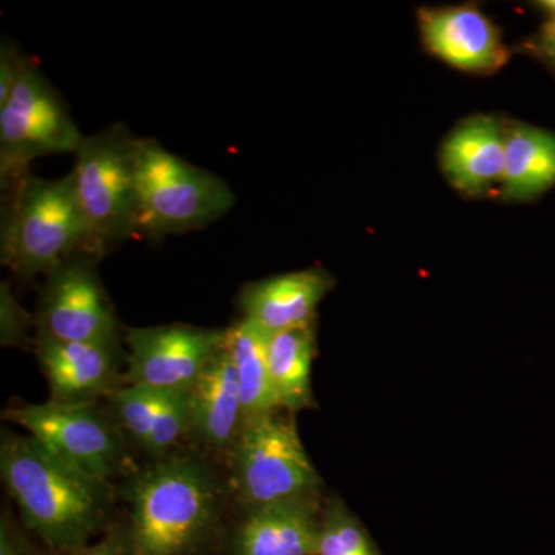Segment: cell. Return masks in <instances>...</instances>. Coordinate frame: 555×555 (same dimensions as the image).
<instances>
[{"label": "cell", "instance_id": "1", "mask_svg": "<svg viewBox=\"0 0 555 555\" xmlns=\"http://www.w3.org/2000/svg\"><path fill=\"white\" fill-rule=\"evenodd\" d=\"M0 473L22 521L53 553L89 545L107 521L108 481L72 465L35 437L2 430Z\"/></svg>", "mask_w": 555, "mask_h": 555}, {"label": "cell", "instance_id": "2", "mask_svg": "<svg viewBox=\"0 0 555 555\" xmlns=\"http://www.w3.org/2000/svg\"><path fill=\"white\" fill-rule=\"evenodd\" d=\"M129 555H196L217 539L225 492L198 455L169 454L126 488Z\"/></svg>", "mask_w": 555, "mask_h": 555}, {"label": "cell", "instance_id": "3", "mask_svg": "<svg viewBox=\"0 0 555 555\" xmlns=\"http://www.w3.org/2000/svg\"><path fill=\"white\" fill-rule=\"evenodd\" d=\"M7 190L0 259L11 272L49 276L76 255H89L72 175L50 181L27 171Z\"/></svg>", "mask_w": 555, "mask_h": 555}, {"label": "cell", "instance_id": "4", "mask_svg": "<svg viewBox=\"0 0 555 555\" xmlns=\"http://www.w3.org/2000/svg\"><path fill=\"white\" fill-rule=\"evenodd\" d=\"M229 456L244 509L324 499L323 481L292 412L275 409L244 420Z\"/></svg>", "mask_w": 555, "mask_h": 555}, {"label": "cell", "instance_id": "5", "mask_svg": "<svg viewBox=\"0 0 555 555\" xmlns=\"http://www.w3.org/2000/svg\"><path fill=\"white\" fill-rule=\"evenodd\" d=\"M138 138L122 124L83 137L72 178L87 232V254L100 258L138 236Z\"/></svg>", "mask_w": 555, "mask_h": 555}, {"label": "cell", "instance_id": "6", "mask_svg": "<svg viewBox=\"0 0 555 555\" xmlns=\"http://www.w3.org/2000/svg\"><path fill=\"white\" fill-rule=\"evenodd\" d=\"M134 166L138 236L160 238L204 228L235 204L224 179L192 166L155 139L138 138Z\"/></svg>", "mask_w": 555, "mask_h": 555}, {"label": "cell", "instance_id": "7", "mask_svg": "<svg viewBox=\"0 0 555 555\" xmlns=\"http://www.w3.org/2000/svg\"><path fill=\"white\" fill-rule=\"evenodd\" d=\"M82 141L67 104L27 56L9 100L0 105L2 190L30 171L33 160L76 153Z\"/></svg>", "mask_w": 555, "mask_h": 555}, {"label": "cell", "instance_id": "8", "mask_svg": "<svg viewBox=\"0 0 555 555\" xmlns=\"http://www.w3.org/2000/svg\"><path fill=\"white\" fill-rule=\"evenodd\" d=\"M3 418L90 476L108 481L122 466V436L96 401L20 404L7 409Z\"/></svg>", "mask_w": 555, "mask_h": 555}, {"label": "cell", "instance_id": "9", "mask_svg": "<svg viewBox=\"0 0 555 555\" xmlns=\"http://www.w3.org/2000/svg\"><path fill=\"white\" fill-rule=\"evenodd\" d=\"M90 255L68 259L47 276L38 313L39 338L119 346V321Z\"/></svg>", "mask_w": 555, "mask_h": 555}, {"label": "cell", "instance_id": "10", "mask_svg": "<svg viewBox=\"0 0 555 555\" xmlns=\"http://www.w3.org/2000/svg\"><path fill=\"white\" fill-rule=\"evenodd\" d=\"M225 331L166 324L127 328L126 386L189 393L208 361L224 345Z\"/></svg>", "mask_w": 555, "mask_h": 555}, {"label": "cell", "instance_id": "11", "mask_svg": "<svg viewBox=\"0 0 555 555\" xmlns=\"http://www.w3.org/2000/svg\"><path fill=\"white\" fill-rule=\"evenodd\" d=\"M423 43L430 54L473 75H491L509 60L494 22L476 5L418 11Z\"/></svg>", "mask_w": 555, "mask_h": 555}, {"label": "cell", "instance_id": "12", "mask_svg": "<svg viewBox=\"0 0 555 555\" xmlns=\"http://www.w3.org/2000/svg\"><path fill=\"white\" fill-rule=\"evenodd\" d=\"M334 286L335 278L320 268L255 281L241 292L243 318L268 337L312 326L318 306Z\"/></svg>", "mask_w": 555, "mask_h": 555}, {"label": "cell", "instance_id": "13", "mask_svg": "<svg viewBox=\"0 0 555 555\" xmlns=\"http://www.w3.org/2000/svg\"><path fill=\"white\" fill-rule=\"evenodd\" d=\"M40 367L54 401L83 403L119 389L120 347L35 339Z\"/></svg>", "mask_w": 555, "mask_h": 555}, {"label": "cell", "instance_id": "14", "mask_svg": "<svg viewBox=\"0 0 555 555\" xmlns=\"http://www.w3.org/2000/svg\"><path fill=\"white\" fill-rule=\"evenodd\" d=\"M505 147V120L491 115L470 116L444 139L441 170L452 188L478 198L502 184Z\"/></svg>", "mask_w": 555, "mask_h": 555}, {"label": "cell", "instance_id": "15", "mask_svg": "<svg viewBox=\"0 0 555 555\" xmlns=\"http://www.w3.org/2000/svg\"><path fill=\"white\" fill-rule=\"evenodd\" d=\"M324 499L244 509L229 555H317Z\"/></svg>", "mask_w": 555, "mask_h": 555}, {"label": "cell", "instance_id": "16", "mask_svg": "<svg viewBox=\"0 0 555 555\" xmlns=\"http://www.w3.org/2000/svg\"><path fill=\"white\" fill-rule=\"evenodd\" d=\"M189 412V433L210 451L229 455L244 412L235 364L225 341L190 389Z\"/></svg>", "mask_w": 555, "mask_h": 555}, {"label": "cell", "instance_id": "17", "mask_svg": "<svg viewBox=\"0 0 555 555\" xmlns=\"http://www.w3.org/2000/svg\"><path fill=\"white\" fill-rule=\"evenodd\" d=\"M505 173L500 195L509 203H531L555 188V133L505 119Z\"/></svg>", "mask_w": 555, "mask_h": 555}, {"label": "cell", "instance_id": "18", "mask_svg": "<svg viewBox=\"0 0 555 555\" xmlns=\"http://www.w3.org/2000/svg\"><path fill=\"white\" fill-rule=\"evenodd\" d=\"M315 357L317 324L270 335L268 366L278 408L295 415L317 408L312 392Z\"/></svg>", "mask_w": 555, "mask_h": 555}, {"label": "cell", "instance_id": "19", "mask_svg": "<svg viewBox=\"0 0 555 555\" xmlns=\"http://www.w3.org/2000/svg\"><path fill=\"white\" fill-rule=\"evenodd\" d=\"M268 338L244 318L225 331V345L238 377L244 420L280 409L270 383Z\"/></svg>", "mask_w": 555, "mask_h": 555}, {"label": "cell", "instance_id": "20", "mask_svg": "<svg viewBox=\"0 0 555 555\" xmlns=\"http://www.w3.org/2000/svg\"><path fill=\"white\" fill-rule=\"evenodd\" d=\"M317 555H382L367 529L339 496H326L321 509Z\"/></svg>", "mask_w": 555, "mask_h": 555}, {"label": "cell", "instance_id": "21", "mask_svg": "<svg viewBox=\"0 0 555 555\" xmlns=\"http://www.w3.org/2000/svg\"><path fill=\"white\" fill-rule=\"evenodd\" d=\"M190 429L189 393L160 392L145 451L163 459Z\"/></svg>", "mask_w": 555, "mask_h": 555}, {"label": "cell", "instance_id": "22", "mask_svg": "<svg viewBox=\"0 0 555 555\" xmlns=\"http://www.w3.org/2000/svg\"><path fill=\"white\" fill-rule=\"evenodd\" d=\"M159 390L142 386L119 387L109 396L113 406L118 412L120 426L137 443L145 448L153 420L158 411Z\"/></svg>", "mask_w": 555, "mask_h": 555}, {"label": "cell", "instance_id": "23", "mask_svg": "<svg viewBox=\"0 0 555 555\" xmlns=\"http://www.w3.org/2000/svg\"><path fill=\"white\" fill-rule=\"evenodd\" d=\"M36 320L11 294L9 284L0 287V341L3 347H25L30 343Z\"/></svg>", "mask_w": 555, "mask_h": 555}, {"label": "cell", "instance_id": "24", "mask_svg": "<svg viewBox=\"0 0 555 555\" xmlns=\"http://www.w3.org/2000/svg\"><path fill=\"white\" fill-rule=\"evenodd\" d=\"M521 49L555 75V20L545 21L539 31L521 43Z\"/></svg>", "mask_w": 555, "mask_h": 555}, {"label": "cell", "instance_id": "25", "mask_svg": "<svg viewBox=\"0 0 555 555\" xmlns=\"http://www.w3.org/2000/svg\"><path fill=\"white\" fill-rule=\"evenodd\" d=\"M25 60L27 56L14 43L2 42L0 46V105L9 100Z\"/></svg>", "mask_w": 555, "mask_h": 555}, {"label": "cell", "instance_id": "26", "mask_svg": "<svg viewBox=\"0 0 555 555\" xmlns=\"http://www.w3.org/2000/svg\"><path fill=\"white\" fill-rule=\"evenodd\" d=\"M0 555H43L28 542L10 516L3 514L0 524Z\"/></svg>", "mask_w": 555, "mask_h": 555}, {"label": "cell", "instance_id": "27", "mask_svg": "<svg viewBox=\"0 0 555 555\" xmlns=\"http://www.w3.org/2000/svg\"><path fill=\"white\" fill-rule=\"evenodd\" d=\"M54 555H129L126 534L124 531L109 532L94 545L67 551V553H54Z\"/></svg>", "mask_w": 555, "mask_h": 555}, {"label": "cell", "instance_id": "28", "mask_svg": "<svg viewBox=\"0 0 555 555\" xmlns=\"http://www.w3.org/2000/svg\"><path fill=\"white\" fill-rule=\"evenodd\" d=\"M535 9L545 14L546 21L555 20V0H540L535 2Z\"/></svg>", "mask_w": 555, "mask_h": 555}]
</instances>
